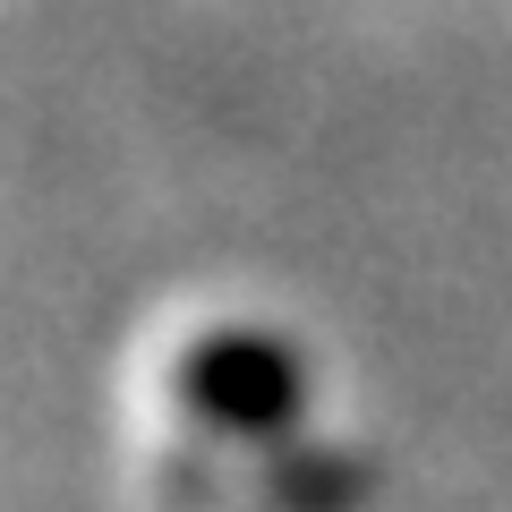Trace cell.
I'll return each instance as SVG.
<instances>
[{"instance_id": "6da1fadb", "label": "cell", "mask_w": 512, "mask_h": 512, "mask_svg": "<svg viewBox=\"0 0 512 512\" xmlns=\"http://www.w3.org/2000/svg\"><path fill=\"white\" fill-rule=\"evenodd\" d=\"M180 393L188 410H205L214 427H239V436H274L299 402V367L282 342L265 333H205L180 359Z\"/></svg>"}]
</instances>
